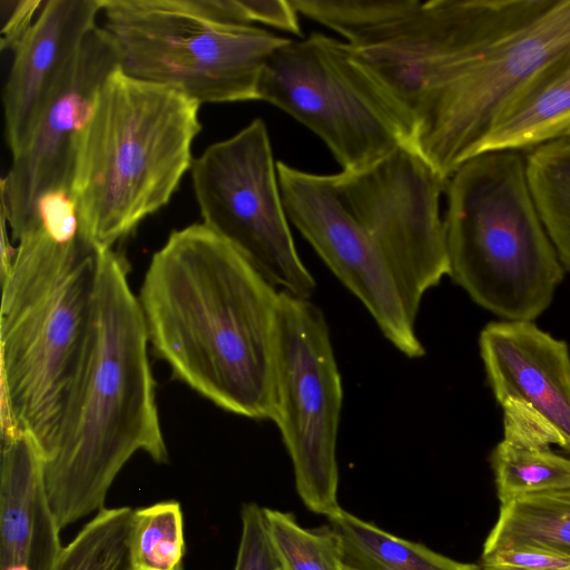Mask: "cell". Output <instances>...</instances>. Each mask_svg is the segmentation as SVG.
Returning a JSON list of instances; mask_svg holds the SVG:
<instances>
[{
	"label": "cell",
	"instance_id": "1",
	"mask_svg": "<svg viewBox=\"0 0 570 570\" xmlns=\"http://www.w3.org/2000/svg\"><path fill=\"white\" fill-rule=\"evenodd\" d=\"M279 293L193 224L153 255L138 302L148 342L178 380L228 412L273 421Z\"/></svg>",
	"mask_w": 570,
	"mask_h": 570
},
{
	"label": "cell",
	"instance_id": "2",
	"mask_svg": "<svg viewBox=\"0 0 570 570\" xmlns=\"http://www.w3.org/2000/svg\"><path fill=\"white\" fill-rule=\"evenodd\" d=\"M16 242L1 256L2 430L29 434L43 461L89 354L99 249L70 190L43 196Z\"/></svg>",
	"mask_w": 570,
	"mask_h": 570
},
{
	"label": "cell",
	"instance_id": "3",
	"mask_svg": "<svg viewBox=\"0 0 570 570\" xmlns=\"http://www.w3.org/2000/svg\"><path fill=\"white\" fill-rule=\"evenodd\" d=\"M125 259L99 249L89 354L50 455L42 461L50 508L63 529L105 508L107 493L137 452L165 463L142 312Z\"/></svg>",
	"mask_w": 570,
	"mask_h": 570
},
{
	"label": "cell",
	"instance_id": "4",
	"mask_svg": "<svg viewBox=\"0 0 570 570\" xmlns=\"http://www.w3.org/2000/svg\"><path fill=\"white\" fill-rule=\"evenodd\" d=\"M199 104L120 68L101 86L77 142L71 193L80 232L111 248L168 204L191 168Z\"/></svg>",
	"mask_w": 570,
	"mask_h": 570
},
{
	"label": "cell",
	"instance_id": "5",
	"mask_svg": "<svg viewBox=\"0 0 570 570\" xmlns=\"http://www.w3.org/2000/svg\"><path fill=\"white\" fill-rule=\"evenodd\" d=\"M445 190L448 275L493 314L535 320L551 304L563 266L534 204L525 154H478L453 173Z\"/></svg>",
	"mask_w": 570,
	"mask_h": 570
},
{
	"label": "cell",
	"instance_id": "6",
	"mask_svg": "<svg viewBox=\"0 0 570 570\" xmlns=\"http://www.w3.org/2000/svg\"><path fill=\"white\" fill-rule=\"evenodd\" d=\"M120 70L202 104L258 100L263 70L289 39L219 21L196 0H102Z\"/></svg>",
	"mask_w": 570,
	"mask_h": 570
},
{
	"label": "cell",
	"instance_id": "7",
	"mask_svg": "<svg viewBox=\"0 0 570 570\" xmlns=\"http://www.w3.org/2000/svg\"><path fill=\"white\" fill-rule=\"evenodd\" d=\"M258 100L317 135L345 171L364 169L406 147L397 112L355 63L347 42L320 32L289 39L272 55Z\"/></svg>",
	"mask_w": 570,
	"mask_h": 570
},
{
	"label": "cell",
	"instance_id": "8",
	"mask_svg": "<svg viewBox=\"0 0 570 570\" xmlns=\"http://www.w3.org/2000/svg\"><path fill=\"white\" fill-rule=\"evenodd\" d=\"M313 179L384 255L415 322L426 292L449 274L440 214L446 180L403 146L364 169Z\"/></svg>",
	"mask_w": 570,
	"mask_h": 570
},
{
	"label": "cell",
	"instance_id": "9",
	"mask_svg": "<svg viewBox=\"0 0 570 570\" xmlns=\"http://www.w3.org/2000/svg\"><path fill=\"white\" fill-rule=\"evenodd\" d=\"M342 406V379L324 313L309 298L281 291L273 422L301 500L326 518L342 509L336 459Z\"/></svg>",
	"mask_w": 570,
	"mask_h": 570
},
{
	"label": "cell",
	"instance_id": "10",
	"mask_svg": "<svg viewBox=\"0 0 570 570\" xmlns=\"http://www.w3.org/2000/svg\"><path fill=\"white\" fill-rule=\"evenodd\" d=\"M190 170L203 224L275 287L309 298L316 281L295 247L264 120L208 146Z\"/></svg>",
	"mask_w": 570,
	"mask_h": 570
},
{
	"label": "cell",
	"instance_id": "11",
	"mask_svg": "<svg viewBox=\"0 0 570 570\" xmlns=\"http://www.w3.org/2000/svg\"><path fill=\"white\" fill-rule=\"evenodd\" d=\"M570 55V0L493 42L446 97L414 153L444 180L478 155L507 108L546 70Z\"/></svg>",
	"mask_w": 570,
	"mask_h": 570
},
{
	"label": "cell",
	"instance_id": "12",
	"mask_svg": "<svg viewBox=\"0 0 570 570\" xmlns=\"http://www.w3.org/2000/svg\"><path fill=\"white\" fill-rule=\"evenodd\" d=\"M480 354L503 411L504 440L570 452V353L566 342L532 322H491Z\"/></svg>",
	"mask_w": 570,
	"mask_h": 570
},
{
	"label": "cell",
	"instance_id": "13",
	"mask_svg": "<svg viewBox=\"0 0 570 570\" xmlns=\"http://www.w3.org/2000/svg\"><path fill=\"white\" fill-rule=\"evenodd\" d=\"M118 49L102 27L85 38L76 62L41 116L24 149L1 179V212L13 240L35 217L40 199L71 190L77 142L107 78L119 69Z\"/></svg>",
	"mask_w": 570,
	"mask_h": 570
},
{
	"label": "cell",
	"instance_id": "14",
	"mask_svg": "<svg viewBox=\"0 0 570 570\" xmlns=\"http://www.w3.org/2000/svg\"><path fill=\"white\" fill-rule=\"evenodd\" d=\"M288 219L337 279L364 305L384 337L403 355L419 358L417 337L393 273L381 253L307 181L303 170L276 164Z\"/></svg>",
	"mask_w": 570,
	"mask_h": 570
},
{
	"label": "cell",
	"instance_id": "15",
	"mask_svg": "<svg viewBox=\"0 0 570 570\" xmlns=\"http://www.w3.org/2000/svg\"><path fill=\"white\" fill-rule=\"evenodd\" d=\"M102 0H48L13 50L3 90L4 134L11 156L29 142L41 116L97 26Z\"/></svg>",
	"mask_w": 570,
	"mask_h": 570
},
{
	"label": "cell",
	"instance_id": "16",
	"mask_svg": "<svg viewBox=\"0 0 570 570\" xmlns=\"http://www.w3.org/2000/svg\"><path fill=\"white\" fill-rule=\"evenodd\" d=\"M1 434L0 570H55L63 546L40 451L24 432Z\"/></svg>",
	"mask_w": 570,
	"mask_h": 570
},
{
	"label": "cell",
	"instance_id": "17",
	"mask_svg": "<svg viewBox=\"0 0 570 570\" xmlns=\"http://www.w3.org/2000/svg\"><path fill=\"white\" fill-rule=\"evenodd\" d=\"M570 137V55L534 80L501 115L479 154L529 151Z\"/></svg>",
	"mask_w": 570,
	"mask_h": 570
},
{
	"label": "cell",
	"instance_id": "18",
	"mask_svg": "<svg viewBox=\"0 0 570 570\" xmlns=\"http://www.w3.org/2000/svg\"><path fill=\"white\" fill-rule=\"evenodd\" d=\"M327 520L341 540L345 570H481L399 538L343 508Z\"/></svg>",
	"mask_w": 570,
	"mask_h": 570
},
{
	"label": "cell",
	"instance_id": "19",
	"mask_svg": "<svg viewBox=\"0 0 570 570\" xmlns=\"http://www.w3.org/2000/svg\"><path fill=\"white\" fill-rule=\"evenodd\" d=\"M517 547L570 558V488L524 494L501 504L483 552Z\"/></svg>",
	"mask_w": 570,
	"mask_h": 570
},
{
	"label": "cell",
	"instance_id": "20",
	"mask_svg": "<svg viewBox=\"0 0 570 570\" xmlns=\"http://www.w3.org/2000/svg\"><path fill=\"white\" fill-rule=\"evenodd\" d=\"M524 154L534 204L563 268L570 271V137Z\"/></svg>",
	"mask_w": 570,
	"mask_h": 570
},
{
	"label": "cell",
	"instance_id": "21",
	"mask_svg": "<svg viewBox=\"0 0 570 570\" xmlns=\"http://www.w3.org/2000/svg\"><path fill=\"white\" fill-rule=\"evenodd\" d=\"M132 509L104 508L63 546L55 570H132Z\"/></svg>",
	"mask_w": 570,
	"mask_h": 570
},
{
	"label": "cell",
	"instance_id": "22",
	"mask_svg": "<svg viewBox=\"0 0 570 570\" xmlns=\"http://www.w3.org/2000/svg\"><path fill=\"white\" fill-rule=\"evenodd\" d=\"M490 461L501 504L524 494L570 488V460L550 449L524 448L503 439Z\"/></svg>",
	"mask_w": 570,
	"mask_h": 570
},
{
	"label": "cell",
	"instance_id": "23",
	"mask_svg": "<svg viewBox=\"0 0 570 570\" xmlns=\"http://www.w3.org/2000/svg\"><path fill=\"white\" fill-rule=\"evenodd\" d=\"M129 551L132 570H183L186 544L177 501L132 510Z\"/></svg>",
	"mask_w": 570,
	"mask_h": 570
},
{
	"label": "cell",
	"instance_id": "24",
	"mask_svg": "<svg viewBox=\"0 0 570 570\" xmlns=\"http://www.w3.org/2000/svg\"><path fill=\"white\" fill-rule=\"evenodd\" d=\"M264 509L272 542L285 570H345L341 540L330 523L307 529L293 513Z\"/></svg>",
	"mask_w": 570,
	"mask_h": 570
},
{
	"label": "cell",
	"instance_id": "25",
	"mask_svg": "<svg viewBox=\"0 0 570 570\" xmlns=\"http://www.w3.org/2000/svg\"><path fill=\"white\" fill-rule=\"evenodd\" d=\"M298 14L326 26L357 45L377 29L415 10L419 0H289Z\"/></svg>",
	"mask_w": 570,
	"mask_h": 570
},
{
	"label": "cell",
	"instance_id": "26",
	"mask_svg": "<svg viewBox=\"0 0 570 570\" xmlns=\"http://www.w3.org/2000/svg\"><path fill=\"white\" fill-rule=\"evenodd\" d=\"M240 519L242 534L234 570H285L268 532L265 509L246 503Z\"/></svg>",
	"mask_w": 570,
	"mask_h": 570
},
{
	"label": "cell",
	"instance_id": "27",
	"mask_svg": "<svg viewBox=\"0 0 570 570\" xmlns=\"http://www.w3.org/2000/svg\"><path fill=\"white\" fill-rule=\"evenodd\" d=\"M483 570H566L570 558L544 550L517 547L482 553Z\"/></svg>",
	"mask_w": 570,
	"mask_h": 570
},
{
	"label": "cell",
	"instance_id": "28",
	"mask_svg": "<svg viewBox=\"0 0 570 570\" xmlns=\"http://www.w3.org/2000/svg\"><path fill=\"white\" fill-rule=\"evenodd\" d=\"M41 0H0L1 50H14L33 24L32 18L43 6Z\"/></svg>",
	"mask_w": 570,
	"mask_h": 570
},
{
	"label": "cell",
	"instance_id": "29",
	"mask_svg": "<svg viewBox=\"0 0 570 570\" xmlns=\"http://www.w3.org/2000/svg\"><path fill=\"white\" fill-rule=\"evenodd\" d=\"M247 20L301 36L298 13L289 0H240Z\"/></svg>",
	"mask_w": 570,
	"mask_h": 570
},
{
	"label": "cell",
	"instance_id": "30",
	"mask_svg": "<svg viewBox=\"0 0 570 570\" xmlns=\"http://www.w3.org/2000/svg\"><path fill=\"white\" fill-rule=\"evenodd\" d=\"M566 570H570V568L566 569Z\"/></svg>",
	"mask_w": 570,
	"mask_h": 570
}]
</instances>
